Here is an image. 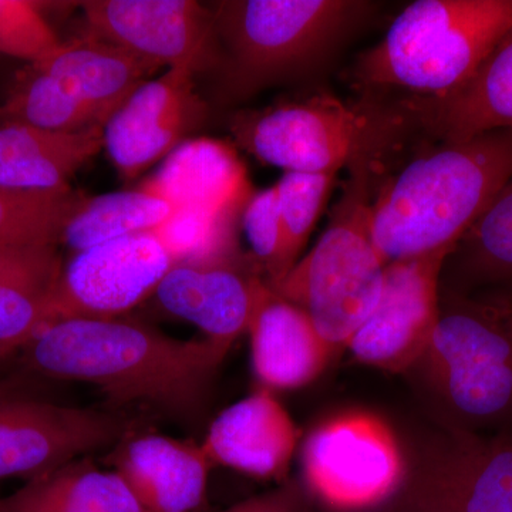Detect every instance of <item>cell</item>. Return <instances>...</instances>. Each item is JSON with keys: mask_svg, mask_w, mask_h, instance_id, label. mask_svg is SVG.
I'll return each mask as SVG.
<instances>
[{"mask_svg": "<svg viewBox=\"0 0 512 512\" xmlns=\"http://www.w3.org/2000/svg\"><path fill=\"white\" fill-rule=\"evenodd\" d=\"M335 173H284L275 184L281 214L282 254L275 288L299 261L336 181Z\"/></svg>", "mask_w": 512, "mask_h": 512, "instance_id": "29", "label": "cell"}, {"mask_svg": "<svg viewBox=\"0 0 512 512\" xmlns=\"http://www.w3.org/2000/svg\"><path fill=\"white\" fill-rule=\"evenodd\" d=\"M87 197L66 188L59 191H18L0 187V245H59L67 222Z\"/></svg>", "mask_w": 512, "mask_h": 512, "instance_id": "27", "label": "cell"}, {"mask_svg": "<svg viewBox=\"0 0 512 512\" xmlns=\"http://www.w3.org/2000/svg\"><path fill=\"white\" fill-rule=\"evenodd\" d=\"M512 32V0H417L357 57V97L439 99L456 92Z\"/></svg>", "mask_w": 512, "mask_h": 512, "instance_id": "4", "label": "cell"}, {"mask_svg": "<svg viewBox=\"0 0 512 512\" xmlns=\"http://www.w3.org/2000/svg\"><path fill=\"white\" fill-rule=\"evenodd\" d=\"M451 249L390 262L376 308L348 349L357 362L402 373L420 362L440 318V278Z\"/></svg>", "mask_w": 512, "mask_h": 512, "instance_id": "12", "label": "cell"}, {"mask_svg": "<svg viewBox=\"0 0 512 512\" xmlns=\"http://www.w3.org/2000/svg\"><path fill=\"white\" fill-rule=\"evenodd\" d=\"M0 512H144L117 471L77 458L0 498Z\"/></svg>", "mask_w": 512, "mask_h": 512, "instance_id": "24", "label": "cell"}, {"mask_svg": "<svg viewBox=\"0 0 512 512\" xmlns=\"http://www.w3.org/2000/svg\"><path fill=\"white\" fill-rule=\"evenodd\" d=\"M434 386L468 423L512 419V303L456 296L423 357Z\"/></svg>", "mask_w": 512, "mask_h": 512, "instance_id": "7", "label": "cell"}, {"mask_svg": "<svg viewBox=\"0 0 512 512\" xmlns=\"http://www.w3.org/2000/svg\"><path fill=\"white\" fill-rule=\"evenodd\" d=\"M143 187L177 208L242 215L252 197L237 150L212 138L184 141Z\"/></svg>", "mask_w": 512, "mask_h": 512, "instance_id": "20", "label": "cell"}, {"mask_svg": "<svg viewBox=\"0 0 512 512\" xmlns=\"http://www.w3.org/2000/svg\"><path fill=\"white\" fill-rule=\"evenodd\" d=\"M87 29L153 69L222 66L211 8L194 0H87Z\"/></svg>", "mask_w": 512, "mask_h": 512, "instance_id": "9", "label": "cell"}, {"mask_svg": "<svg viewBox=\"0 0 512 512\" xmlns=\"http://www.w3.org/2000/svg\"><path fill=\"white\" fill-rule=\"evenodd\" d=\"M512 178V130L421 143L376 185L370 234L387 264L456 249Z\"/></svg>", "mask_w": 512, "mask_h": 512, "instance_id": "2", "label": "cell"}, {"mask_svg": "<svg viewBox=\"0 0 512 512\" xmlns=\"http://www.w3.org/2000/svg\"><path fill=\"white\" fill-rule=\"evenodd\" d=\"M220 512H305V495L298 484L289 481Z\"/></svg>", "mask_w": 512, "mask_h": 512, "instance_id": "32", "label": "cell"}, {"mask_svg": "<svg viewBox=\"0 0 512 512\" xmlns=\"http://www.w3.org/2000/svg\"><path fill=\"white\" fill-rule=\"evenodd\" d=\"M174 265L154 231L79 252L63 265L46 326L66 319L121 318L154 296Z\"/></svg>", "mask_w": 512, "mask_h": 512, "instance_id": "10", "label": "cell"}, {"mask_svg": "<svg viewBox=\"0 0 512 512\" xmlns=\"http://www.w3.org/2000/svg\"><path fill=\"white\" fill-rule=\"evenodd\" d=\"M109 460L144 512H198L207 501L214 466L201 443L131 431Z\"/></svg>", "mask_w": 512, "mask_h": 512, "instance_id": "15", "label": "cell"}, {"mask_svg": "<svg viewBox=\"0 0 512 512\" xmlns=\"http://www.w3.org/2000/svg\"><path fill=\"white\" fill-rule=\"evenodd\" d=\"M22 350L32 375L92 384L110 403L194 420L228 353L208 339H175L138 320L66 319Z\"/></svg>", "mask_w": 512, "mask_h": 512, "instance_id": "1", "label": "cell"}, {"mask_svg": "<svg viewBox=\"0 0 512 512\" xmlns=\"http://www.w3.org/2000/svg\"><path fill=\"white\" fill-rule=\"evenodd\" d=\"M26 389L25 380L20 377H10V379H0V402L5 400L19 399V397H30Z\"/></svg>", "mask_w": 512, "mask_h": 512, "instance_id": "33", "label": "cell"}, {"mask_svg": "<svg viewBox=\"0 0 512 512\" xmlns=\"http://www.w3.org/2000/svg\"><path fill=\"white\" fill-rule=\"evenodd\" d=\"M376 185L377 178L369 171H349L315 247L275 288L271 286L311 318L335 353L348 348L382 293L386 262L370 234Z\"/></svg>", "mask_w": 512, "mask_h": 512, "instance_id": "6", "label": "cell"}, {"mask_svg": "<svg viewBox=\"0 0 512 512\" xmlns=\"http://www.w3.org/2000/svg\"><path fill=\"white\" fill-rule=\"evenodd\" d=\"M421 140L463 141L512 130V32L456 92L439 99H396Z\"/></svg>", "mask_w": 512, "mask_h": 512, "instance_id": "18", "label": "cell"}, {"mask_svg": "<svg viewBox=\"0 0 512 512\" xmlns=\"http://www.w3.org/2000/svg\"><path fill=\"white\" fill-rule=\"evenodd\" d=\"M474 284L512 278V178L458 242L453 254Z\"/></svg>", "mask_w": 512, "mask_h": 512, "instance_id": "28", "label": "cell"}, {"mask_svg": "<svg viewBox=\"0 0 512 512\" xmlns=\"http://www.w3.org/2000/svg\"><path fill=\"white\" fill-rule=\"evenodd\" d=\"M373 6L360 0L212 3L229 92L244 97L319 70Z\"/></svg>", "mask_w": 512, "mask_h": 512, "instance_id": "5", "label": "cell"}, {"mask_svg": "<svg viewBox=\"0 0 512 512\" xmlns=\"http://www.w3.org/2000/svg\"><path fill=\"white\" fill-rule=\"evenodd\" d=\"M511 303H512V301H511Z\"/></svg>", "mask_w": 512, "mask_h": 512, "instance_id": "34", "label": "cell"}, {"mask_svg": "<svg viewBox=\"0 0 512 512\" xmlns=\"http://www.w3.org/2000/svg\"><path fill=\"white\" fill-rule=\"evenodd\" d=\"M242 215L177 208L154 232L178 264H218L247 259L239 249L237 221Z\"/></svg>", "mask_w": 512, "mask_h": 512, "instance_id": "26", "label": "cell"}, {"mask_svg": "<svg viewBox=\"0 0 512 512\" xmlns=\"http://www.w3.org/2000/svg\"><path fill=\"white\" fill-rule=\"evenodd\" d=\"M59 245H0V360L25 348L46 326L63 269Z\"/></svg>", "mask_w": 512, "mask_h": 512, "instance_id": "23", "label": "cell"}, {"mask_svg": "<svg viewBox=\"0 0 512 512\" xmlns=\"http://www.w3.org/2000/svg\"><path fill=\"white\" fill-rule=\"evenodd\" d=\"M62 40L29 0H0V53L35 63L59 47Z\"/></svg>", "mask_w": 512, "mask_h": 512, "instance_id": "30", "label": "cell"}, {"mask_svg": "<svg viewBox=\"0 0 512 512\" xmlns=\"http://www.w3.org/2000/svg\"><path fill=\"white\" fill-rule=\"evenodd\" d=\"M229 130L238 147L285 173L348 168L379 181L423 143L396 100L342 101L326 94L242 111Z\"/></svg>", "mask_w": 512, "mask_h": 512, "instance_id": "3", "label": "cell"}, {"mask_svg": "<svg viewBox=\"0 0 512 512\" xmlns=\"http://www.w3.org/2000/svg\"><path fill=\"white\" fill-rule=\"evenodd\" d=\"M412 512H512V434L456 437L417 487Z\"/></svg>", "mask_w": 512, "mask_h": 512, "instance_id": "16", "label": "cell"}, {"mask_svg": "<svg viewBox=\"0 0 512 512\" xmlns=\"http://www.w3.org/2000/svg\"><path fill=\"white\" fill-rule=\"evenodd\" d=\"M248 333L256 379L271 392L315 382L335 353L311 318L269 284L259 296Z\"/></svg>", "mask_w": 512, "mask_h": 512, "instance_id": "19", "label": "cell"}, {"mask_svg": "<svg viewBox=\"0 0 512 512\" xmlns=\"http://www.w3.org/2000/svg\"><path fill=\"white\" fill-rule=\"evenodd\" d=\"M302 467L309 491L340 512L382 504L404 477L392 429L367 413L342 414L316 427L303 446Z\"/></svg>", "mask_w": 512, "mask_h": 512, "instance_id": "8", "label": "cell"}, {"mask_svg": "<svg viewBox=\"0 0 512 512\" xmlns=\"http://www.w3.org/2000/svg\"><path fill=\"white\" fill-rule=\"evenodd\" d=\"M133 426L121 413L35 397L0 402V480L29 481L119 444Z\"/></svg>", "mask_w": 512, "mask_h": 512, "instance_id": "11", "label": "cell"}, {"mask_svg": "<svg viewBox=\"0 0 512 512\" xmlns=\"http://www.w3.org/2000/svg\"><path fill=\"white\" fill-rule=\"evenodd\" d=\"M266 285L254 259L178 264L164 276L154 298L165 312L197 326L205 339L228 353L248 333Z\"/></svg>", "mask_w": 512, "mask_h": 512, "instance_id": "14", "label": "cell"}, {"mask_svg": "<svg viewBox=\"0 0 512 512\" xmlns=\"http://www.w3.org/2000/svg\"><path fill=\"white\" fill-rule=\"evenodd\" d=\"M298 441L291 414L271 390L261 387L218 414L201 446L212 466L232 468L259 480H282Z\"/></svg>", "mask_w": 512, "mask_h": 512, "instance_id": "17", "label": "cell"}, {"mask_svg": "<svg viewBox=\"0 0 512 512\" xmlns=\"http://www.w3.org/2000/svg\"><path fill=\"white\" fill-rule=\"evenodd\" d=\"M35 63L92 111L103 127L147 77L157 72L90 30L62 40L56 50Z\"/></svg>", "mask_w": 512, "mask_h": 512, "instance_id": "21", "label": "cell"}, {"mask_svg": "<svg viewBox=\"0 0 512 512\" xmlns=\"http://www.w3.org/2000/svg\"><path fill=\"white\" fill-rule=\"evenodd\" d=\"M104 147V128L62 133L23 124L0 126V187L59 191Z\"/></svg>", "mask_w": 512, "mask_h": 512, "instance_id": "22", "label": "cell"}, {"mask_svg": "<svg viewBox=\"0 0 512 512\" xmlns=\"http://www.w3.org/2000/svg\"><path fill=\"white\" fill-rule=\"evenodd\" d=\"M241 218L251 245L252 259L265 274L266 282L274 286L282 254L281 214L275 185L254 192Z\"/></svg>", "mask_w": 512, "mask_h": 512, "instance_id": "31", "label": "cell"}, {"mask_svg": "<svg viewBox=\"0 0 512 512\" xmlns=\"http://www.w3.org/2000/svg\"><path fill=\"white\" fill-rule=\"evenodd\" d=\"M190 69H168L128 97L104 126V147L124 180L167 158L207 120V103Z\"/></svg>", "mask_w": 512, "mask_h": 512, "instance_id": "13", "label": "cell"}, {"mask_svg": "<svg viewBox=\"0 0 512 512\" xmlns=\"http://www.w3.org/2000/svg\"><path fill=\"white\" fill-rule=\"evenodd\" d=\"M174 211L170 202L143 185L137 190L86 198L64 227L59 245L79 254L114 239L154 231Z\"/></svg>", "mask_w": 512, "mask_h": 512, "instance_id": "25", "label": "cell"}]
</instances>
